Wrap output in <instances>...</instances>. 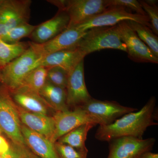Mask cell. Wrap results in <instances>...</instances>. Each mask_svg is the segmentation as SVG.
<instances>
[{
    "label": "cell",
    "mask_w": 158,
    "mask_h": 158,
    "mask_svg": "<svg viewBox=\"0 0 158 158\" xmlns=\"http://www.w3.org/2000/svg\"><path fill=\"white\" fill-rule=\"evenodd\" d=\"M84 61H81L69 75L66 90L69 110L82 106L92 98L85 85Z\"/></svg>",
    "instance_id": "12"
},
{
    "label": "cell",
    "mask_w": 158,
    "mask_h": 158,
    "mask_svg": "<svg viewBox=\"0 0 158 158\" xmlns=\"http://www.w3.org/2000/svg\"><path fill=\"white\" fill-rule=\"evenodd\" d=\"M0 158H2V155H0Z\"/></svg>",
    "instance_id": "35"
},
{
    "label": "cell",
    "mask_w": 158,
    "mask_h": 158,
    "mask_svg": "<svg viewBox=\"0 0 158 158\" xmlns=\"http://www.w3.org/2000/svg\"><path fill=\"white\" fill-rule=\"evenodd\" d=\"M3 68L4 67H0V82H1V78H2V70Z\"/></svg>",
    "instance_id": "33"
},
{
    "label": "cell",
    "mask_w": 158,
    "mask_h": 158,
    "mask_svg": "<svg viewBox=\"0 0 158 158\" xmlns=\"http://www.w3.org/2000/svg\"><path fill=\"white\" fill-rule=\"evenodd\" d=\"M108 6L121 7L131 11H135L136 14L147 15L139 1L136 0H108Z\"/></svg>",
    "instance_id": "28"
},
{
    "label": "cell",
    "mask_w": 158,
    "mask_h": 158,
    "mask_svg": "<svg viewBox=\"0 0 158 158\" xmlns=\"http://www.w3.org/2000/svg\"><path fill=\"white\" fill-rule=\"evenodd\" d=\"M149 19L151 29L155 34H158V8L157 1L154 0L139 1Z\"/></svg>",
    "instance_id": "26"
},
{
    "label": "cell",
    "mask_w": 158,
    "mask_h": 158,
    "mask_svg": "<svg viewBox=\"0 0 158 158\" xmlns=\"http://www.w3.org/2000/svg\"><path fill=\"white\" fill-rule=\"evenodd\" d=\"M155 142L154 138L123 137L113 139L109 142L107 158H138L143 152L150 151Z\"/></svg>",
    "instance_id": "10"
},
{
    "label": "cell",
    "mask_w": 158,
    "mask_h": 158,
    "mask_svg": "<svg viewBox=\"0 0 158 158\" xmlns=\"http://www.w3.org/2000/svg\"><path fill=\"white\" fill-rule=\"evenodd\" d=\"M9 91L13 101L20 107L32 113L48 115L51 108L39 93L23 87Z\"/></svg>",
    "instance_id": "16"
},
{
    "label": "cell",
    "mask_w": 158,
    "mask_h": 158,
    "mask_svg": "<svg viewBox=\"0 0 158 158\" xmlns=\"http://www.w3.org/2000/svg\"><path fill=\"white\" fill-rule=\"evenodd\" d=\"M21 130L27 146L36 155L40 158H60L50 140L23 124Z\"/></svg>",
    "instance_id": "18"
},
{
    "label": "cell",
    "mask_w": 158,
    "mask_h": 158,
    "mask_svg": "<svg viewBox=\"0 0 158 158\" xmlns=\"http://www.w3.org/2000/svg\"><path fill=\"white\" fill-rule=\"evenodd\" d=\"M3 1H4V0H0V6H1V4L2 3Z\"/></svg>",
    "instance_id": "34"
},
{
    "label": "cell",
    "mask_w": 158,
    "mask_h": 158,
    "mask_svg": "<svg viewBox=\"0 0 158 158\" xmlns=\"http://www.w3.org/2000/svg\"><path fill=\"white\" fill-rule=\"evenodd\" d=\"M117 27L130 59L135 62L158 64V58L139 38L127 21L122 22Z\"/></svg>",
    "instance_id": "8"
},
{
    "label": "cell",
    "mask_w": 158,
    "mask_h": 158,
    "mask_svg": "<svg viewBox=\"0 0 158 158\" xmlns=\"http://www.w3.org/2000/svg\"><path fill=\"white\" fill-rule=\"evenodd\" d=\"M47 71L48 69L43 66L35 69L24 79L19 87L39 93L46 82Z\"/></svg>",
    "instance_id": "23"
},
{
    "label": "cell",
    "mask_w": 158,
    "mask_h": 158,
    "mask_svg": "<svg viewBox=\"0 0 158 158\" xmlns=\"http://www.w3.org/2000/svg\"><path fill=\"white\" fill-rule=\"evenodd\" d=\"M30 0H4L0 6V39L16 26L28 23Z\"/></svg>",
    "instance_id": "6"
},
{
    "label": "cell",
    "mask_w": 158,
    "mask_h": 158,
    "mask_svg": "<svg viewBox=\"0 0 158 158\" xmlns=\"http://www.w3.org/2000/svg\"><path fill=\"white\" fill-rule=\"evenodd\" d=\"M96 125L93 123L82 125L62 136L57 141L69 145L80 151L88 152L85 141L89 131Z\"/></svg>",
    "instance_id": "20"
},
{
    "label": "cell",
    "mask_w": 158,
    "mask_h": 158,
    "mask_svg": "<svg viewBox=\"0 0 158 158\" xmlns=\"http://www.w3.org/2000/svg\"><path fill=\"white\" fill-rule=\"evenodd\" d=\"M47 68V81L56 86L66 89L69 75L68 72L58 66Z\"/></svg>",
    "instance_id": "25"
},
{
    "label": "cell",
    "mask_w": 158,
    "mask_h": 158,
    "mask_svg": "<svg viewBox=\"0 0 158 158\" xmlns=\"http://www.w3.org/2000/svg\"><path fill=\"white\" fill-rule=\"evenodd\" d=\"M140 39L158 58V37L147 26L133 21H127Z\"/></svg>",
    "instance_id": "22"
},
{
    "label": "cell",
    "mask_w": 158,
    "mask_h": 158,
    "mask_svg": "<svg viewBox=\"0 0 158 158\" xmlns=\"http://www.w3.org/2000/svg\"><path fill=\"white\" fill-rule=\"evenodd\" d=\"M17 109L22 124L51 141L55 131L52 116L28 112L18 106Z\"/></svg>",
    "instance_id": "15"
},
{
    "label": "cell",
    "mask_w": 158,
    "mask_h": 158,
    "mask_svg": "<svg viewBox=\"0 0 158 158\" xmlns=\"http://www.w3.org/2000/svg\"><path fill=\"white\" fill-rule=\"evenodd\" d=\"M138 158H158V154L150 151L145 152L141 154Z\"/></svg>",
    "instance_id": "31"
},
{
    "label": "cell",
    "mask_w": 158,
    "mask_h": 158,
    "mask_svg": "<svg viewBox=\"0 0 158 158\" xmlns=\"http://www.w3.org/2000/svg\"><path fill=\"white\" fill-rule=\"evenodd\" d=\"M69 21L68 13L59 10L53 17L37 26L29 37L35 43H45L66 30Z\"/></svg>",
    "instance_id": "13"
},
{
    "label": "cell",
    "mask_w": 158,
    "mask_h": 158,
    "mask_svg": "<svg viewBox=\"0 0 158 158\" xmlns=\"http://www.w3.org/2000/svg\"><path fill=\"white\" fill-rule=\"evenodd\" d=\"M30 42L9 44L0 39V67H4L23 53Z\"/></svg>",
    "instance_id": "21"
},
{
    "label": "cell",
    "mask_w": 158,
    "mask_h": 158,
    "mask_svg": "<svg viewBox=\"0 0 158 158\" xmlns=\"http://www.w3.org/2000/svg\"><path fill=\"white\" fill-rule=\"evenodd\" d=\"M55 148L60 158H87L88 152H83L67 144L56 141Z\"/></svg>",
    "instance_id": "27"
},
{
    "label": "cell",
    "mask_w": 158,
    "mask_h": 158,
    "mask_svg": "<svg viewBox=\"0 0 158 158\" xmlns=\"http://www.w3.org/2000/svg\"><path fill=\"white\" fill-rule=\"evenodd\" d=\"M77 47L85 56L106 49L127 52L126 46L120 38L117 25L93 28L87 31Z\"/></svg>",
    "instance_id": "3"
},
{
    "label": "cell",
    "mask_w": 158,
    "mask_h": 158,
    "mask_svg": "<svg viewBox=\"0 0 158 158\" xmlns=\"http://www.w3.org/2000/svg\"><path fill=\"white\" fill-rule=\"evenodd\" d=\"M130 21L144 25L151 28L149 19L147 15L134 13L121 7H109L100 14L75 27L86 31L93 28L112 27L122 22Z\"/></svg>",
    "instance_id": "5"
},
{
    "label": "cell",
    "mask_w": 158,
    "mask_h": 158,
    "mask_svg": "<svg viewBox=\"0 0 158 158\" xmlns=\"http://www.w3.org/2000/svg\"><path fill=\"white\" fill-rule=\"evenodd\" d=\"M36 27L28 23L21 24L10 30L1 39L7 43H17L24 37H30Z\"/></svg>",
    "instance_id": "24"
},
{
    "label": "cell",
    "mask_w": 158,
    "mask_h": 158,
    "mask_svg": "<svg viewBox=\"0 0 158 158\" xmlns=\"http://www.w3.org/2000/svg\"><path fill=\"white\" fill-rule=\"evenodd\" d=\"M23 158H40L38 156L36 155L35 153H34L31 149L29 148H28L27 150V151L25 153L24 155Z\"/></svg>",
    "instance_id": "32"
},
{
    "label": "cell",
    "mask_w": 158,
    "mask_h": 158,
    "mask_svg": "<svg viewBox=\"0 0 158 158\" xmlns=\"http://www.w3.org/2000/svg\"><path fill=\"white\" fill-rule=\"evenodd\" d=\"M80 107L95 118L99 126L111 124L125 114L138 110L116 102L99 100L93 98Z\"/></svg>",
    "instance_id": "7"
},
{
    "label": "cell",
    "mask_w": 158,
    "mask_h": 158,
    "mask_svg": "<svg viewBox=\"0 0 158 158\" xmlns=\"http://www.w3.org/2000/svg\"><path fill=\"white\" fill-rule=\"evenodd\" d=\"M108 8V0H65L63 11L69 18L67 29L81 25Z\"/></svg>",
    "instance_id": "9"
},
{
    "label": "cell",
    "mask_w": 158,
    "mask_h": 158,
    "mask_svg": "<svg viewBox=\"0 0 158 158\" xmlns=\"http://www.w3.org/2000/svg\"><path fill=\"white\" fill-rule=\"evenodd\" d=\"M45 57L39 44L30 42L23 53L3 68L1 83L9 91L17 89L30 72L41 66Z\"/></svg>",
    "instance_id": "2"
},
{
    "label": "cell",
    "mask_w": 158,
    "mask_h": 158,
    "mask_svg": "<svg viewBox=\"0 0 158 158\" xmlns=\"http://www.w3.org/2000/svg\"><path fill=\"white\" fill-rule=\"evenodd\" d=\"M86 56L77 47L59 51L46 56L41 66L46 68L58 66L69 73Z\"/></svg>",
    "instance_id": "17"
},
{
    "label": "cell",
    "mask_w": 158,
    "mask_h": 158,
    "mask_svg": "<svg viewBox=\"0 0 158 158\" xmlns=\"http://www.w3.org/2000/svg\"><path fill=\"white\" fill-rule=\"evenodd\" d=\"M17 106L5 85L0 86V130L13 143L27 145L21 130Z\"/></svg>",
    "instance_id": "4"
},
{
    "label": "cell",
    "mask_w": 158,
    "mask_h": 158,
    "mask_svg": "<svg viewBox=\"0 0 158 158\" xmlns=\"http://www.w3.org/2000/svg\"><path fill=\"white\" fill-rule=\"evenodd\" d=\"M156 99L152 97L139 111L125 114L108 125L99 126L95 137L99 141H108L123 137L142 138L147 129L156 125L155 109Z\"/></svg>",
    "instance_id": "1"
},
{
    "label": "cell",
    "mask_w": 158,
    "mask_h": 158,
    "mask_svg": "<svg viewBox=\"0 0 158 158\" xmlns=\"http://www.w3.org/2000/svg\"><path fill=\"white\" fill-rule=\"evenodd\" d=\"M39 93L49 106L56 112L69 110L67 106L65 88L58 87L47 81Z\"/></svg>",
    "instance_id": "19"
},
{
    "label": "cell",
    "mask_w": 158,
    "mask_h": 158,
    "mask_svg": "<svg viewBox=\"0 0 158 158\" xmlns=\"http://www.w3.org/2000/svg\"><path fill=\"white\" fill-rule=\"evenodd\" d=\"M86 33L87 31L73 27L66 29L49 41L40 44L46 56L56 52L77 47Z\"/></svg>",
    "instance_id": "14"
},
{
    "label": "cell",
    "mask_w": 158,
    "mask_h": 158,
    "mask_svg": "<svg viewBox=\"0 0 158 158\" xmlns=\"http://www.w3.org/2000/svg\"><path fill=\"white\" fill-rule=\"evenodd\" d=\"M27 145H21L11 142L8 151L2 155V158H23L27 150Z\"/></svg>",
    "instance_id": "29"
},
{
    "label": "cell",
    "mask_w": 158,
    "mask_h": 158,
    "mask_svg": "<svg viewBox=\"0 0 158 158\" xmlns=\"http://www.w3.org/2000/svg\"><path fill=\"white\" fill-rule=\"evenodd\" d=\"M0 130V155H3L7 152L10 147V144L3 136L1 135Z\"/></svg>",
    "instance_id": "30"
},
{
    "label": "cell",
    "mask_w": 158,
    "mask_h": 158,
    "mask_svg": "<svg viewBox=\"0 0 158 158\" xmlns=\"http://www.w3.org/2000/svg\"><path fill=\"white\" fill-rule=\"evenodd\" d=\"M52 117L55 121V131L51 141L53 143L62 136L82 125L98 124L95 118L81 107L64 112H56Z\"/></svg>",
    "instance_id": "11"
}]
</instances>
